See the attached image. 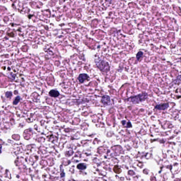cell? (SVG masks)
<instances>
[{
  "label": "cell",
  "instance_id": "1",
  "mask_svg": "<svg viewBox=\"0 0 181 181\" xmlns=\"http://www.w3.org/2000/svg\"><path fill=\"white\" fill-rule=\"evenodd\" d=\"M147 97L148 94L146 93H143L131 97L127 99L126 100L129 102L132 103L133 104L138 103L145 101Z\"/></svg>",
  "mask_w": 181,
  "mask_h": 181
},
{
  "label": "cell",
  "instance_id": "2",
  "mask_svg": "<svg viewBox=\"0 0 181 181\" xmlns=\"http://www.w3.org/2000/svg\"><path fill=\"white\" fill-rule=\"evenodd\" d=\"M99 69L103 72H108L110 70V66L108 62L101 59H97L95 61Z\"/></svg>",
  "mask_w": 181,
  "mask_h": 181
},
{
  "label": "cell",
  "instance_id": "3",
  "mask_svg": "<svg viewBox=\"0 0 181 181\" xmlns=\"http://www.w3.org/2000/svg\"><path fill=\"white\" fill-rule=\"evenodd\" d=\"M101 102L105 106H108L111 103V99L110 97L107 95H105L102 97Z\"/></svg>",
  "mask_w": 181,
  "mask_h": 181
},
{
  "label": "cell",
  "instance_id": "4",
  "mask_svg": "<svg viewBox=\"0 0 181 181\" xmlns=\"http://www.w3.org/2000/svg\"><path fill=\"white\" fill-rule=\"evenodd\" d=\"M168 104L165 103L156 105L155 107V108L159 111H164L168 108Z\"/></svg>",
  "mask_w": 181,
  "mask_h": 181
},
{
  "label": "cell",
  "instance_id": "5",
  "mask_svg": "<svg viewBox=\"0 0 181 181\" xmlns=\"http://www.w3.org/2000/svg\"><path fill=\"white\" fill-rule=\"evenodd\" d=\"M89 78V76L86 74H81L79 75L78 79L79 82L80 83H83L85 81Z\"/></svg>",
  "mask_w": 181,
  "mask_h": 181
},
{
  "label": "cell",
  "instance_id": "6",
  "mask_svg": "<svg viewBox=\"0 0 181 181\" xmlns=\"http://www.w3.org/2000/svg\"><path fill=\"white\" fill-rule=\"evenodd\" d=\"M49 94L51 97L56 98L59 96L60 93L58 90H52L50 91Z\"/></svg>",
  "mask_w": 181,
  "mask_h": 181
},
{
  "label": "cell",
  "instance_id": "7",
  "mask_svg": "<svg viewBox=\"0 0 181 181\" xmlns=\"http://www.w3.org/2000/svg\"><path fill=\"white\" fill-rule=\"evenodd\" d=\"M113 171L116 174H120L121 172V170L118 166H114L113 168Z\"/></svg>",
  "mask_w": 181,
  "mask_h": 181
},
{
  "label": "cell",
  "instance_id": "8",
  "mask_svg": "<svg viewBox=\"0 0 181 181\" xmlns=\"http://www.w3.org/2000/svg\"><path fill=\"white\" fill-rule=\"evenodd\" d=\"M77 168L79 169L83 170V169H85L86 168V166L84 164L80 163L78 164L77 166Z\"/></svg>",
  "mask_w": 181,
  "mask_h": 181
},
{
  "label": "cell",
  "instance_id": "9",
  "mask_svg": "<svg viewBox=\"0 0 181 181\" xmlns=\"http://www.w3.org/2000/svg\"><path fill=\"white\" fill-rule=\"evenodd\" d=\"M20 97L19 96H18L15 98L13 101V104L14 105H16L19 103V102H20Z\"/></svg>",
  "mask_w": 181,
  "mask_h": 181
},
{
  "label": "cell",
  "instance_id": "10",
  "mask_svg": "<svg viewBox=\"0 0 181 181\" xmlns=\"http://www.w3.org/2000/svg\"><path fill=\"white\" fill-rule=\"evenodd\" d=\"M143 55V52L141 51H139L137 53L136 55V58L137 60L139 61V59L141 58L142 56Z\"/></svg>",
  "mask_w": 181,
  "mask_h": 181
},
{
  "label": "cell",
  "instance_id": "11",
  "mask_svg": "<svg viewBox=\"0 0 181 181\" xmlns=\"http://www.w3.org/2000/svg\"><path fill=\"white\" fill-rule=\"evenodd\" d=\"M12 96V93L11 92H7L5 93V96L7 98L10 97Z\"/></svg>",
  "mask_w": 181,
  "mask_h": 181
},
{
  "label": "cell",
  "instance_id": "12",
  "mask_svg": "<svg viewBox=\"0 0 181 181\" xmlns=\"http://www.w3.org/2000/svg\"><path fill=\"white\" fill-rule=\"evenodd\" d=\"M130 123H131V122H128V123H127V128H130V127H131L132 126L129 125V124H130Z\"/></svg>",
  "mask_w": 181,
  "mask_h": 181
},
{
  "label": "cell",
  "instance_id": "13",
  "mask_svg": "<svg viewBox=\"0 0 181 181\" xmlns=\"http://www.w3.org/2000/svg\"></svg>",
  "mask_w": 181,
  "mask_h": 181
}]
</instances>
